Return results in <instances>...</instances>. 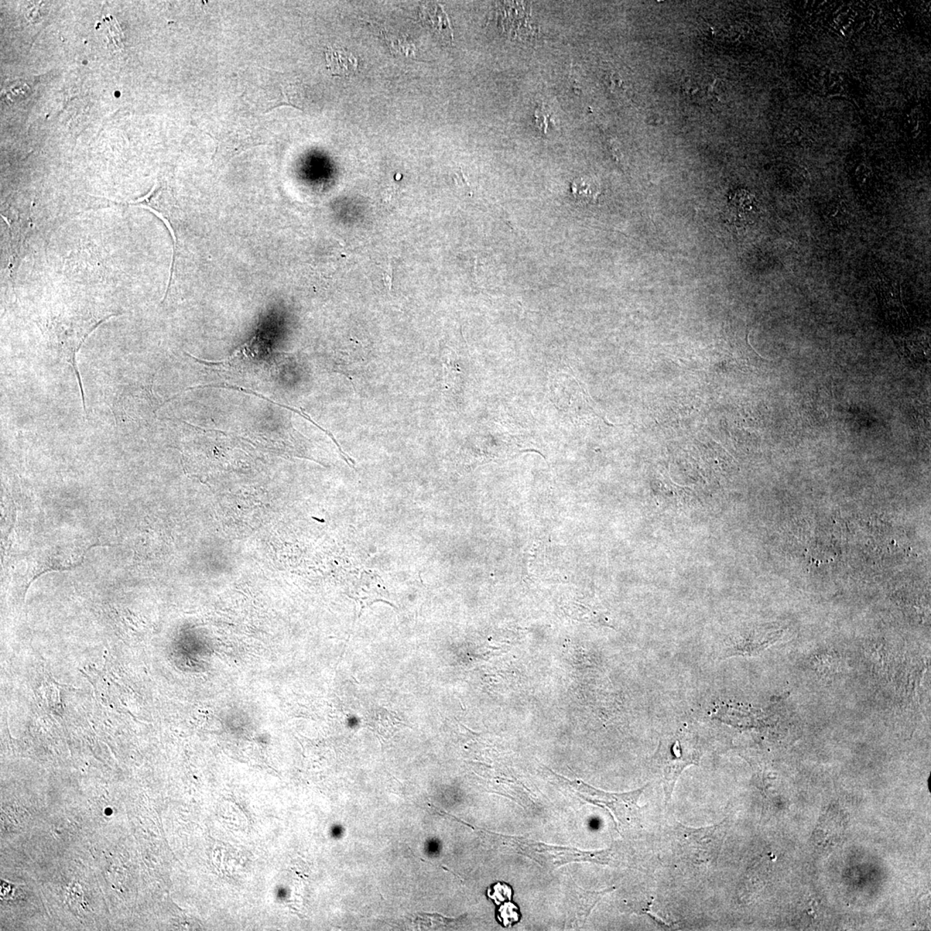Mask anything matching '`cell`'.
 <instances>
[{
    "label": "cell",
    "instance_id": "cell-7",
    "mask_svg": "<svg viewBox=\"0 0 931 931\" xmlns=\"http://www.w3.org/2000/svg\"><path fill=\"white\" fill-rule=\"evenodd\" d=\"M571 189L574 198L580 202L594 201L600 193L597 185L588 178L575 180L572 183Z\"/></svg>",
    "mask_w": 931,
    "mask_h": 931
},
{
    "label": "cell",
    "instance_id": "cell-10",
    "mask_svg": "<svg viewBox=\"0 0 931 931\" xmlns=\"http://www.w3.org/2000/svg\"><path fill=\"white\" fill-rule=\"evenodd\" d=\"M495 895L496 897L492 899H494L496 901L498 900L497 903H499L505 901V899H512V890L508 886L498 884L495 886Z\"/></svg>",
    "mask_w": 931,
    "mask_h": 931
},
{
    "label": "cell",
    "instance_id": "cell-8",
    "mask_svg": "<svg viewBox=\"0 0 931 931\" xmlns=\"http://www.w3.org/2000/svg\"><path fill=\"white\" fill-rule=\"evenodd\" d=\"M105 25L107 28L109 49L112 51H121L124 48V35L119 23L112 16H105Z\"/></svg>",
    "mask_w": 931,
    "mask_h": 931
},
{
    "label": "cell",
    "instance_id": "cell-11",
    "mask_svg": "<svg viewBox=\"0 0 931 931\" xmlns=\"http://www.w3.org/2000/svg\"><path fill=\"white\" fill-rule=\"evenodd\" d=\"M536 122L540 129H543L546 133L547 129V121H550V115L546 112L537 109L536 112Z\"/></svg>",
    "mask_w": 931,
    "mask_h": 931
},
{
    "label": "cell",
    "instance_id": "cell-4",
    "mask_svg": "<svg viewBox=\"0 0 931 931\" xmlns=\"http://www.w3.org/2000/svg\"><path fill=\"white\" fill-rule=\"evenodd\" d=\"M208 135L217 145L216 156H224L229 159L252 147L266 145L258 133L240 125H232L220 129L215 134Z\"/></svg>",
    "mask_w": 931,
    "mask_h": 931
},
{
    "label": "cell",
    "instance_id": "cell-3",
    "mask_svg": "<svg viewBox=\"0 0 931 931\" xmlns=\"http://www.w3.org/2000/svg\"><path fill=\"white\" fill-rule=\"evenodd\" d=\"M724 823L702 829H691L679 824L674 830V844L679 855L694 864L718 860L725 837Z\"/></svg>",
    "mask_w": 931,
    "mask_h": 931
},
{
    "label": "cell",
    "instance_id": "cell-1",
    "mask_svg": "<svg viewBox=\"0 0 931 931\" xmlns=\"http://www.w3.org/2000/svg\"><path fill=\"white\" fill-rule=\"evenodd\" d=\"M702 755L698 740L687 732H677L660 740L653 762L662 773L667 804L672 800L674 787L684 768L698 765Z\"/></svg>",
    "mask_w": 931,
    "mask_h": 931
},
{
    "label": "cell",
    "instance_id": "cell-12",
    "mask_svg": "<svg viewBox=\"0 0 931 931\" xmlns=\"http://www.w3.org/2000/svg\"><path fill=\"white\" fill-rule=\"evenodd\" d=\"M383 280H384L385 286H388V289L389 290H391L393 285V277L389 275L388 271H386L384 272V273H383Z\"/></svg>",
    "mask_w": 931,
    "mask_h": 931
},
{
    "label": "cell",
    "instance_id": "cell-2",
    "mask_svg": "<svg viewBox=\"0 0 931 931\" xmlns=\"http://www.w3.org/2000/svg\"><path fill=\"white\" fill-rule=\"evenodd\" d=\"M148 385L131 381L116 385L108 393V405L118 428L140 426L148 412L156 413L151 389Z\"/></svg>",
    "mask_w": 931,
    "mask_h": 931
},
{
    "label": "cell",
    "instance_id": "cell-6",
    "mask_svg": "<svg viewBox=\"0 0 931 931\" xmlns=\"http://www.w3.org/2000/svg\"><path fill=\"white\" fill-rule=\"evenodd\" d=\"M277 87H278L277 92H278L279 96H277L273 101V104L268 109H266L264 113L271 112L273 109L283 105L291 106V107L302 111L300 90L296 84L280 80L277 84Z\"/></svg>",
    "mask_w": 931,
    "mask_h": 931
},
{
    "label": "cell",
    "instance_id": "cell-5",
    "mask_svg": "<svg viewBox=\"0 0 931 931\" xmlns=\"http://www.w3.org/2000/svg\"><path fill=\"white\" fill-rule=\"evenodd\" d=\"M325 58L327 68L333 76L351 77L358 70L357 58L344 48L327 47Z\"/></svg>",
    "mask_w": 931,
    "mask_h": 931
},
{
    "label": "cell",
    "instance_id": "cell-9",
    "mask_svg": "<svg viewBox=\"0 0 931 931\" xmlns=\"http://www.w3.org/2000/svg\"><path fill=\"white\" fill-rule=\"evenodd\" d=\"M499 912L501 913L503 921L505 926L510 925L512 922H516L519 920V913L516 912V906L511 903H505Z\"/></svg>",
    "mask_w": 931,
    "mask_h": 931
}]
</instances>
